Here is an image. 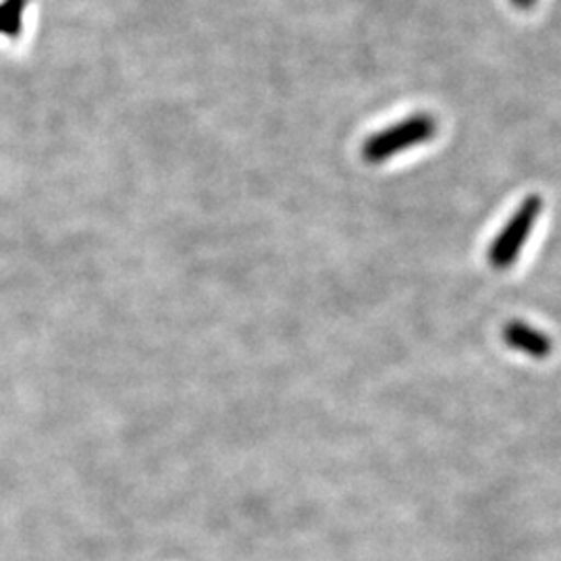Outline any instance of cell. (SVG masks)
I'll use <instances>...</instances> for the list:
<instances>
[{"instance_id":"1","label":"cell","mask_w":561,"mask_h":561,"mask_svg":"<svg viewBox=\"0 0 561 561\" xmlns=\"http://www.w3.org/2000/svg\"><path fill=\"white\" fill-rule=\"evenodd\" d=\"M437 134V121L426 113L393 123L391 127L377 131L362 144V159L368 164H382L391 161L396 154L412 150L426 141L433 140Z\"/></svg>"},{"instance_id":"4","label":"cell","mask_w":561,"mask_h":561,"mask_svg":"<svg viewBox=\"0 0 561 561\" xmlns=\"http://www.w3.org/2000/svg\"><path fill=\"white\" fill-rule=\"evenodd\" d=\"M27 0H2L0 2V34L18 38L23 30V15Z\"/></svg>"},{"instance_id":"5","label":"cell","mask_w":561,"mask_h":561,"mask_svg":"<svg viewBox=\"0 0 561 561\" xmlns=\"http://www.w3.org/2000/svg\"><path fill=\"white\" fill-rule=\"evenodd\" d=\"M514 7H518L520 11H530L539 0H512Z\"/></svg>"},{"instance_id":"3","label":"cell","mask_w":561,"mask_h":561,"mask_svg":"<svg viewBox=\"0 0 561 561\" xmlns=\"http://www.w3.org/2000/svg\"><path fill=\"white\" fill-rule=\"evenodd\" d=\"M503 341L512 350L530 356L533 360H545L551 354V350H553L551 340L539 329L530 327L528 322H507L505 329H503Z\"/></svg>"},{"instance_id":"2","label":"cell","mask_w":561,"mask_h":561,"mask_svg":"<svg viewBox=\"0 0 561 561\" xmlns=\"http://www.w3.org/2000/svg\"><path fill=\"white\" fill-rule=\"evenodd\" d=\"M541 196H528L516 208V213L503 225L502 231L495 236V240L486 252V259L493 268L505 271L518 261L526 241L533 236L535 225L541 217Z\"/></svg>"}]
</instances>
